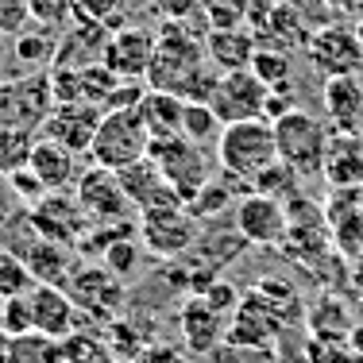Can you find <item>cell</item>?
<instances>
[{
	"instance_id": "cell-34",
	"label": "cell",
	"mask_w": 363,
	"mask_h": 363,
	"mask_svg": "<svg viewBox=\"0 0 363 363\" xmlns=\"http://www.w3.org/2000/svg\"><path fill=\"white\" fill-rule=\"evenodd\" d=\"M12 363H62V340L28 333L12 340Z\"/></svg>"
},
{
	"instance_id": "cell-5",
	"label": "cell",
	"mask_w": 363,
	"mask_h": 363,
	"mask_svg": "<svg viewBox=\"0 0 363 363\" xmlns=\"http://www.w3.org/2000/svg\"><path fill=\"white\" fill-rule=\"evenodd\" d=\"M147 159L162 170V178H167L170 189L182 197V205H189L213 182L209 151H205L201 143H189L186 135H174V140H151Z\"/></svg>"
},
{
	"instance_id": "cell-37",
	"label": "cell",
	"mask_w": 363,
	"mask_h": 363,
	"mask_svg": "<svg viewBox=\"0 0 363 363\" xmlns=\"http://www.w3.org/2000/svg\"><path fill=\"white\" fill-rule=\"evenodd\" d=\"M31 290H35V279H31L28 263L16 252H0V298H23Z\"/></svg>"
},
{
	"instance_id": "cell-31",
	"label": "cell",
	"mask_w": 363,
	"mask_h": 363,
	"mask_svg": "<svg viewBox=\"0 0 363 363\" xmlns=\"http://www.w3.org/2000/svg\"><path fill=\"white\" fill-rule=\"evenodd\" d=\"M31 147H35V132H23V128H4V124H0V178H12L16 170L28 167Z\"/></svg>"
},
{
	"instance_id": "cell-9",
	"label": "cell",
	"mask_w": 363,
	"mask_h": 363,
	"mask_svg": "<svg viewBox=\"0 0 363 363\" xmlns=\"http://www.w3.org/2000/svg\"><path fill=\"white\" fill-rule=\"evenodd\" d=\"M282 325V309L274 306L271 298H263L259 290H252L247 298H240L236 313L228 317V340L232 348H247V352H271L274 340H279Z\"/></svg>"
},
{
	"instance_id": "cell-22",
	"label": "cell",
	"mask_w": 363,
	"mask_h": 363,
	"mask_svg": "<svg viewBox=\"0 0 363 363\" xmlns=\"http://www.w3.org/2000/svg\"><path fill=\"white\" fill-rule=\"evenodd\" d=\"M28 170L50 189V194L77 186V178H82V162H77V151H70V147H62V143H55V140H47V135H39L35 147H31Z\"/></svg>"
},
{
	"instance_id": "cell-36",
	"label": "cell",
	"mask_w": 363,
	"mask_h": 363,
	"mask_svg": "<svg viewBox=\"0 0 363 363\" xmlns=\"http://www.w3.org/2000/svg\"><path fill=\"white\" fill-rule=\"evenodd\" d=\"M298 182H301L298 170L279 159L274 167H267L263 174L252 182V189L255 194H267V197H279V201H290V197H298Z\"/></svg>"
},
{
	"instance_id": "cell-11",
	"label": "cell",
	"mask_w": 363,
	"mask_h": 363,
	"mask_svg": "<svg viewBox=\"0 0 363 363\" xmlns=\"http://www.w3.org/2000/svg\"><path fill=\"white\" fill-rule=\"evenodd\" d=\"M8 252H16L28 263L31 279H35V286H66L70 282V252H66L62 244H50V240H43L35 228H31L28 220L16 224L12 232H8Z\"/></svg>"
},
{
	"instance_id": "cell-23",
	"label": "cell",
	"mask_w": 363,
	"mask_h": 363,
	"mask_svg": "<svg viewBox=\"0 0 363 363\" xmlns=\"http://www.w3.org/2000/svg\"><path fill=\"white\" fill-rule=\"evenodd\" d=\"M31 298V317H35V333L50 336V340H66L77 333V306L66 294V286H35Z\"/></svg>"
},
{
	"instance_id": "cell-49",
	"label": "cell",
	"mask_w": 363,
	"mask_h": 363,
	"mask_svg": "<svg viewBox=\"0 0 363 363\" xmlns=\"http://www.w3.org/2000/svg\"><path fill=\"white\" fill-rule=\"evenodd\" d=\"M132 363H186V352L174 348V344H147Z\"/></svg>"
},
{
	"instance_id": "cell-47",
	"label": "cell",
	"mask_w": 363,
	"mask_h": 363,
	"mask_svg": "<svg viewBox=\"0 0 363 363\" xmlns=\"http://www.w3.org/2000/svg\"><path fill=\"white\" fill-rule=\"evenodd\" d=\"M12 186H16V194L23 197V205H28V209H35V205L43 201V197L50 194V189L43 186V182H39L35 174H31L28 167H23V170H16V174H12Z\"/></svg>"
},
{
	"instance_id": "cell-27",
	"label": "cell",
	"mask_w": 363,
	"mask_h": 363,
	"mask_svg": "<svg viewBox=\"0 0 363 363\" xmlns=\"http://www.w3.org/2000/svg\"><path fill=\"white\" fill-rule=\"evenodd\" d=\"M140 112L143 128L151 140H174L182 135V116H186V101L178 93H167V89H147L143 101L135 105Z\"/></svg>"
},
{
	"instance_id": "cell-52",
	"label": "cell",
	"mask_w": 363,
	"mask_h": 363,
	"mask_svg": "<svg viewBox=\"0 0 363 363\" xmlns=\"http://www.w3.org/2000/svg\"><path fill=\"white\" fill-rule=\"evenodd\" d=\"M12 340L16 336H8L4 328H0V363H12Z\"/></svg>"
},
{
	"instance_id": "cell-15",
	"label": "cell",
	"mask_w": 363,
	"mask_h": 363,
	"mask_svg": "<svg viewBox=\"0 0 363 363\" xmlns=\"http://www.w3.org/2000/svg\"><path fill=\"white\" fill-rule=\"evenodd\" d=\"M74 194H77V201H82L89 224H128L132 201L124 197V186H120L116 170H105V167L82 170Z\"/></svg>"
},
{
	"instance_id": "cell-25",
	"label": "cell",
	"mask_w": 363,
	"mask_h": 363,
	"mask_svg": "<svg viewBox=\"0 0 363 363\" xmlns=\"http://www.w3.org/2000/svg\"><path fill=\"white\" fill-rule=\"evenodd\" d=\"M321 105H325V116L333 120L340 132H356L359 120H363V82H359V74L325 77Z\"/></svg>"
},
{
	"instance_id": "cell-35",
	"label": "cell",
	"mask_w": 363,
	"mask_h": 363,
	"mask_svg": "<svg viewBox=\"0 0 363 363\" xmlns=\"http://www.w3.org/2000/svg\"><path fill=\"white\" fill-rule=\"evenodd\" d=\"M62 359L66 363H116L105 336H85V333H70L62 340Z\"/></svg>"
},
{
	"instance_id": "cell-12",
	"label": "cell",
	"mask_w": 363,
	"mask_h": 363,
	"mask_svg": "<svg viewBox=\"0 0 363 363\" xmlns=\"http://www.w3.org/2000/svg\"><path fill=\"white\" fill-rule=\"evenodd\" d=\"M55 93H50V74H35L31 82H8L0 85V124L23 128V132H43Z\"/></svg>"
},
{
	"instance_id": "cell-39",
	"label": "cell",
	"mask_w": 363,
	"mask_h": 363,
	"mask_svg": "<svg viewBox=\"0 0 363 363\" xmlns=\"http://www.w3.org/2000/svg\"><path fill=\"white\" fill-rule=\"evenodd\" d=\"M124 0H77L74 4V20L77 23H101L108 31L124 28Z\"/></svg>"
},
{
	"instance_id": "cell-21",
	"label": "cell",
	"mask_w": 363,
	"mask_h": 363,
	"mask_svg": "<svg viewBox=\"0 0 363 363\" xmlns=\"http://www.w3.org/2000/svg\"><path fill=\"white\" fill-rule=\"evenodd\" d=\"M101 116H105V112L93 108V105H55L47 116V124H43V135L82 155V151H89L93 135H97Z\"/></svg>"
},
{
	"instance_id": "cell-54",
	"label": "cell",
	"mask_w": 363,
	"mask_h": 363,
	"mask_svg": "<svg viewBox=\"0 0 363 363\" xmlns=\"http://www.w3.org/2000/svg\"><path fill=\"white\" fill-rule=\"evenodd\" d=\"M0 306H4V298H0Z\"/></svg>"
},
{
	"instance_id": "cell-24",
	"label": "cell",
	"mask_w": 363,
	"mask_h": 363,
	"mask_svg": "<svg viewBox=\"0 0 363 363\" xmlns=\"http://www.w3.org/2000/svg\"><path fill=\"white\" fill-rule=\"evenodd\" d=\"M255 39L247 28H213L205 35V58L217 74H236V70H252L255 58Z\"/></svg>"
},
{
	"instance_id": "cell-13",
	"label": "cell",
	"mask_w": 363,
	"mask_h": 363,
	"mask_svg": "<svg viewBox=\"0 0 363 363\" xmlns=\"http://www.w3.org/2000/svg\"><path fill=\"white\" fill-rule=\"evenodd\" d=\"M28 224L39 232L50 244H82V236L89 232V217H85L82 201L70 189H58V194H47L35 209H28Z\"/></svg>"
},
{
	"instance_id": "cell-30",
	"label": "cell",
	"mask_w": 363,
	"mask_h": 363,
	"mask_svg": "<svg viewBox=\"0 0 363 363\" xmlns=\"http://www.w3.org/2000/svg\"><path fill=\"white\" fill-rule=\"evenodd\" d=\"M143 252H147V247L140 244V236H132V232H124V236H116V240H112V244L105 247V255H101V263H105V267H108L112 274H116L120 282H128L132 274H140Z\"/></svg>"
},
{
	"instance_id": "cell-41",
	"label": "cell",
	"mask_w": 363,
	"mask_h": 363,
	"mask_svg": "<svg viewBox=\"0 0 363 363\" xmlns=\"http://www.w3.org/2000/svg\"><path fill=\"white\" fill-rule=\"evenodd\" d=\"M0 328H4L8 336L35 333V317H31V298L28 294H23V298H8L4 306H0Z\"/></svg>"
},
{
	"instance_id": "cell-42",
	"label": "cell",
	"mask_w": 363,
	"mask_h": 363,
	"mask_svg": "<svg viewBox=\"0 0 363 363\" xmlns=\"http://www.w3.org/2000/svg\"><path fill=\"white\" fill-rule=\"evenodd\" d=\"M23 220H28V205H23V197L16 194L12 178H0V240Z\"/></svg>"
},
{
	"instance_id": "cell-29",
	"label": "cell",
	"mask_w": 363,
	"mask_h": 363,
	"mask_svg": "<svg viewBox=\"0 0 363 363\" xmlns=\"http://www.w3.org/2000/svg\"><path fill=\"white\" fill-rule=\"evenodd\" d=\"M236 201H240V197H236V178H228V174H224L220 182L213 178L209 186H205L201 194H197L194 201L186 205V209L194 213L197 220H213V217H220V213L236 209Z\"/></svg>"
},
{
	"instance_id": "cell-46",
	"label": "cell",
	"mask_w": 363,
	"mask_h": 363,
	"mask_svg": "<svg viewBox=\"0 0 363 363\" xmlns=\"http://www.w3.org/2000/svg\"><path fill=\"white\" fill-rule=\"evenodd\" d=\"M294 108H298V93H294V82H282V85H274V89H271L263 116L274 124V120H282V116H286V112H294Z\"/></svg>"
},
{
	"instance_id": "cell-28",
	"label": "cell",
	"mask_w": 363,
	"mask_h": 363,
	"mask_svg": "<svg viewBox=\"0 0 363 363\" xmlns=\"http://www.w3.org/2000/svg\"><path fill=\"white\" fill-rule=\"evenodd\" d=\"M306 325L313 336H325V340H348V333H352V317L340 298H321L306 313Z\"/></svg>"
},
{
	"instance_id": "cell-40",
	"label": "cell",
	"mask_w": 363,
	"mask_h": 363,
	"mask_svg": "<svg viewBox=\"0 0 363 363\" xmlns=\"http://www.w3.org/2000/svg\"><path fill=\"white\" fill-rule=\"evenodd\" d=\"M247 12H252V0H201V16L213 28H244Z\"/></svg>"
},
{
	"instance_id": "cell-8",
	"label": "cell",
	"mask_w": 363,
	"mask_h": 363,
	"mask_svg": "<svg viewBox=\"0 0 363 363\" xmlns=\"http://www.w3.org/2000/svg\"><path fill=\"white\" fill-rule=\"evenodd\" d=\"M232 228L244 244H259V247H282L290 232V213L286 201L267 194H244L232 209Z\"/></svg>"
},
{
	"instance_id": "cell-17",
	"label": "cell",
	"mask_w": 363,
	"mask_h": 363,
	"mask_svg": "<svg viewBox=\"0 0 363 363\" xmlns=\"http://www.w3.org/2000/svg\"><path fill=\"white\" fill-rule=\"evenodd\" d=\"M155 43H159V31H151V28L112 31L108 50H105V66L120 82H147V70H151V58H155Z\"/></svg>"
},
{
	"instance_id": "cell-7",
	"label": "cell",
	"mask_w": 363,
	"mask_h": 363,
	"mask_svg": "<svg viewBox=\"0 0 363 363\" xmlns=\"http://www.w3.org/2000/svg\"><path fill=\"white\" fill-rule=\"evenodd\" d=\"M135 232H140V244L155 259H182L201 240V220L186 205H167V209L140 213V228Z\"/></svg>"
},
{
	"instance_id": "cell-33",
	"label": "cell",
	"mask_w": 363,
	"mask_h": 363,
	"mask_svg": "<svg viewBox=\"0 0 363 363\" xmlns=\"http://www.w3.org/2000/svg\"><path fill=\"white\" fill-rule=\"evenodd\" d=\"M55 50H58V39L50 35V28H43V23H31L23 35H16V58H20V62H31V66L55 62Z\"/></svg>"
},
{
	"instance_id": "cell-2",
	"label": "cell",
	"mask_w": 363,
	"mask_h": 363,
	"mask_svg": "<svg viewBox=\"0 0 363 363\" xmlns=\"http://www.w3.org/2000/svg\"><path fill=\"white\" fill-rule=\"evenodd\" d=\"M217 159L220 170L236 182H252L267 167L279 162V143H274V124L271 120H240V124H224L217 140Z\"/></svg>"
},
{
	"instance_id": "cell-16",
	"label": "cell",
	"mask_w": 363,
	"mask_h": 363,
	"mask_svg": "<svg viewBox=\"0 0 363 363\" xmlns=\"http://www.w3.org/2000/svg\"><path fill=\"white\" fill-rule=\"evenodd\" d=\"M66 294L74 298L77 309L101 317V321H116V313L124 309V282L105 263L77 267L70 274V282H66Z\"/></svg>"
},
{
	"instance_id": "cell-26",
	"label": "cell",
	"mask_w": 363,
	"mask_h": 363,
	"mask_svg": "<svg viewBox=\"0 0 363 363\" xmlns=\"http://www.w3.org/2000/svg\"><path fill=\"white\" fill-rule=\"evenodd\" d=\"M321 174L333 182L336 189H356L363 186V135L340 132L336 140H328L325 170Z\"/></svg>"
},
{
	"instance_id": "cell-44",
	"label": "cell",
	"mask_w": 363,
	"mask_h": 363,
	"mask_svg": "<svg viewBox=\"0 0 363 363\" xmlns=\"http://www.w3.org/2000/svg\"><path fill=\"white\" fill-rule=\"evenodd\" d=\"M31 23L35 20H31L28 0H0V35L16 39V35H23Z\"/></svg>"
},
{
	"instance_id": "cell-3",
	"label": "cell",
	"mask_w": 363,
	"mask_h": 363,
	"mask_svg": "<svg viewBox=\"0 0 363 363\" xmlns=\"http://www.w3.org/2000/svg\"><path fill=\"white\" fill-rule=\"evenodd\" d=\"M244 28L252 31L259 50H282V55H298L313 39V23L294 0H252Z\"/></svg>"
},
{
	"instance_id": "cell-18",
	"label": "cell",
	"mask_w": 363,
	"mask_h": 363,
	"mask_svg": "<svg viewBox=\"0 0 363 363\" xmlns=\"http://www.w3.org/2000/svg\"><path fill=\"white\" fill-rule=\"evenodd\" d=\"M178 325H182L186 352H194V356H209V352H217L220 344L228 340V317H224L220 309H213L201 294L182 301Z\"/></svg>"
},
{
	"instance_id": "cell-10",
	"label": "cell",
	"mask_w": 363,
	"mask_h": 363,
	"mask_svg": "<svg viewBox=\"0 0 363 363\" xmlns=\"http://www.w3.org/2000/svg\"><path fill=\"white\" fill-rule=\"evenodd\" d=\"M309 62L321 77H344V74H363V43L352 23L328 20L325 28L313 31L306 47Z\"/></svg>"
},
{
	"instance_id": "cell-32",
	"label": "cell",
	"mask_w": 363,
	"mask_h": 363,
	"mask_svg": "<svg viewBox=\"0 0 363 363\" xmlns=\"http://www.w3.org/2000/svg\"><path fill=\"white\" fill-rule=\"evenodd\" d=\"M224 132V124L217 120V112H213V105H189L186 101V116H182V135H186L189 143H217Z\"/></svg>"
},
{
	"instance_id": "cell-43",
	"label": "cell",
	"mask_w": 363,
	"mask_h": 363,
	"mask_svg": "<svg viewBox=\"0 0 363 363\" xmlns=\"http://www.w3.org/2000/svg\"><path fill=\"white\" fill-rule=\"evenodd\" d=\"M74 4L77 0H28L31 8V20L43 23V28H62L66 20H74Z\"/></svg>"
},
{
	"instance_id": "cell-55",
	"label": "cell",
	"mask_w": 363,
	"mask_h": 363,
	"mask_svg": "<svg viewBox=\"0 0 363 363\" xmlns=\"http://www.w3.org/2000/svg\"><path fill=\"white\" fill-rule=\"evenodd\" d=\"M62 363H66V359H62Z\"/></svg>"
},
{
	"instance_id": "cell-1",
	"label": "cell",
	"mask_w": 363,
	"mask_h": 363,
	"mask_svg": "<svg viewBox=\"0 0 363 363\" xmlns=\"http://www.w3.org/2000/svg\"><path fill=\"white\" fill-rule=\"evenodd\" d=\"M217 77L220 74L205 58V39H197L186 23H162L151 70H147V89H167L189 105H209Z\"/></svg>"
},
{
	"instance_id": "cell-51",
	"label": "cell",
	"mask_w": 363,
	"mask_h": 363,
	"mask_svg": "<svg viewBox=\"0 0 363 363\" xmlns=\"http://www.w3.org/2000/svg\"><path fill=\"white\" fill-rule=\"evenodd\" d=\"M348 348L356 352V356H363V325H352V333H348Z\"/></svg>"
},
{
	"instance_id": "cell-53",
	"label": "cell",
	"mask_w": 363,
	"mask_h": 363,
	"mask_svg": "<svg viewBox=\"0 0 363 363\" xmlns=\"http://www.w3.org/2000/svg\"><path fill=\"white\" fill-rule=\"evenodd\" d=\"M356 31H359V43H363V23H356Z\"/></svg>"
},
{
	"instance_id": "cell-19",
	"label": "cell",
	"mask_w": 363,
	"mask_h": 363,
	"mask_svg": "<svg viewBox=\"0 0 363 363\" xmlns=\"http://www.w3.org/2000/svg\"><path fill=\"white\" fill-rule=\"evenodd\" d=\"M116 178H120L124 197L132 201L135 213H151V209H167V205H182V197L170 189V182L162 178V170L155 167L147 155H143L140 162H132V167L116 170Z\"/></svg>"
},
{
	"instance_id": "cell-4",
	"label": "cell",
	"mask_w": 363,
	"mask_h": 363,
	"mask_svg": "<svg viewBox=\"0 0 363 363\" xmlns=\"http://www.w3.org/2000/svg\"><path fill=\"white\" fill-rule=\"evenodd\" d=\"M151 147V135H147L143 120L135 108H112L101 116L97 135L89 143V162L93 167H105V170H124L132 162H140Z\"/></svg>"
},
{
	"instance_id": "cell-6",
	"label": "cell",
	"mask_w": 363,
	"mask_h": 363,
	"mask_svg": "<svg viewBox=\"0 0 363 363\" xmlns=\"http://www.w3.org/2000/svg\"><path fill=\"white\" fill-rule=\"evenodd\" d=\"M328 128L317 116L294 108L282 120H274V143H279V159L294 167L301 178L306 174H321L325 170V155H328Z\"/></svg>"
},
{
	"instance_id": "cell-45",
	"label": "cell",
	"mask_w": 363,
	"mask_h": 363,
	"mask_svg": "<svg viewBox=\"0 0 363 363\" xmlns=\"http://www.w3.org/2000/svg\"><path fill=\"white\" fill-rule=\"evenodd\" d=\"M201 298L209 301L213 309H220L224 317H232V313H236V306H240V294L232 290V282H224V279H213L209 286L201 290Z\"/></svg>"
},
{
	"instance_id": "cell-50",
	"label": "cell",
	"mask_w": 363,
	"mask_h": 363,
	"mask_svg": "<svg viewBox=\"0 0 363 363\" xmlns=\"http://www.w3.org/2000/svg\"><path fill=\"white\" fill-rule=\"evenodd\" d=\"M321 4H325L328 12H333V16H336V12L344 16V12H356V8L363 4V0H321Z\"/></svg>"
},
{
	"instance_id": "cell-48",
	"label": "cell",
	"mask_w": 363,
	"mask_h": 363,
	"mask_svg": "<svg viewBox=\"0 0 363 363\" xmlns=\"http://www.w3.org/2000/svg\"><path fill=\"white\" fill-rule=\"evenodd\" d=\"M155 4L170 23H189L194 16H201V0H155Z\"/></svg>"
},
{
	"instance_id": "cell-20",
	"label": "cell",
	"mask_w": 363,
	"mask_h": 363,
	"mask_svg": "<svg viewBox=\"0 0 363 363\" xmlns=\"http://www.w3.org/2000/svg\"><path fill=\"white\" fill-rule=\"evenodd\" d=\"M112 31L101 28V23H77L62 31L55 50V70H85V66H97L105 62V50H108Z\"/></svg>"
},
{
	"instance_id": "cell-14",
	"label": "cell",
	"mask_w": 363,
	"mask_h": 363,
	"mask_svg": "<svg viewBox=\"0 0 363 363\" xmlns=\"http://www.w3.org/2000/svg\"><path fill=\"white\" fill-rule=\"evenodd\" d=\"M267 89L252 70H236V74H220L217 89H213L209 105L217 112L220 124H240V120H267Z\"/></svg>"
},
{
	"instance_id": "cell-38",
	"label": "cell",
	"mask_w": 363,
	"mask_h": 363,
	"mask_svg": "<svg viewBox=\"0 0 363 363\" xmlns=\"http://www.w3.org/2000/svg\"><path fill=\"white\" fill-rule=\"evenodd\" d=\"M252 74L267 85V89H274V85H282V82H294V55H282V50H255Z\"/></svg>"
}]
</instances>
